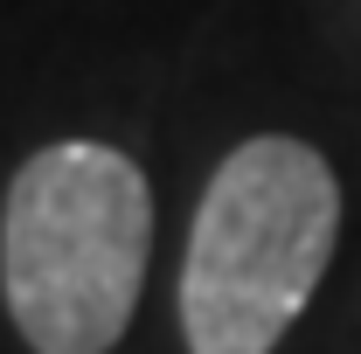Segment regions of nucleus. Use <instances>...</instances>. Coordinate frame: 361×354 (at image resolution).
<instances>
[{"label": "nucleus", "instance_id": "obj_1", "mask_svg": "<svg viewBox=\"0 0 361 354\" xmlns=\"http://www.w3.org/2000/svg\"><path fill=\"white\" fill-rule=\"evenodd\" d=\"M153 257V188L104 139L28 153L0 202V299L35 354H111Z\"/></svg>", "mask_w": 361, "mask_h": 354}, {"label": "nucleus", "instance_id": "obj_2", "mask_svg": "<svg viewBox=\"0 0 361 354\" xmlns=\"http://www.w3.org/2000/svg\"><path fill=\"white\" fill-rule=\"evenodd\" d=\"M341 243V181L326 153L292 133L229 146L209 174L188 257H180V348L188 354H278L313 306Z\"/></svg>", "mask_w": 361, "mask_h": 354}]
</instances>
